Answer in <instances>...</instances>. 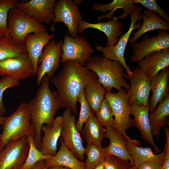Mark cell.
<instances>
[{"label":"cell","mask_w":169,"mask_h":169,"mask_svg":"<svg viewBox=\"0 0 169 169\" xmlns=\"http://www.w3.org/2000/svg\"><path fill=\"white\" fill-rule=\"evenodd\" d=\"M63 64L59 74L50 81L57 89L60 107L76 114L80 94L88 84L98 78L95 73L76 62L68 60Z\"/></svg>","instance_id":"cell-1"},{"label":"cell","mask_w":169,"mask_h":169,"mask_svg":"<svg viewBox=\"0 0 169 169\" xmlns=\"http://www.w3.org/2000/svg\"><path fill=\"white\" fill-rule=\"evenodd\" d=\"M49 79L47 75L43 77L35 96L28 104L31 123L35 131L34 141L39 150L41 146L42 127L44 125H53L54 116L60 107L57 92L50 90Z\"/></svg>","instance_id":"cell-2"},{"label":"cell","mask_w":169,"mask_h":169,"mask_svg":"<svg viewBox=\"0 0 169 169\" xmlns=\"http://www.w3.org/2000/svg\"><path fill=\"white\" fill-rule=\"evenodd\" d=\"M85 67L97 76L98 80L106 93H111L113 88L119 91L124 88L128 91L130 84L124 72L125 69L119 62L110 60L99 55L91 56L85 63Z\"/></svg>","instance_id":"cell-3"},{"label":"cell","mask_w":169,"mask_h":169,"mask_svg":"<svg viewBox=\"0 0 169 169\" xmlns=\"http://www.w3.org/2000/svg\"><path fill=\"white\" fill-rule=\"evenodd\" d=\"M31 120L28 104L22 102L12 115L6 117L2 127L3 131L0 139V150L11 141L30 135L34 137L35 131Z\"/></svg>","instance_id":"cell-4"},{"label":"cell","mask_w":169,"mask_h":169,"mask_svg":"<svg viewBox=\"0 0 169 169\" xmlns=\"http://www.w3.org/2000/svg\"><path fill=\"white\" fill-rule=\"evenodd\" d=\"M9 35L17 44L24 45L26 37L31 33L47 31L46 27L16 7L9 12L8 19Z\"/></svg>","instance_id":"cell-5"},{"label":"cell","mask_w":169,"mask_h":169,"mask_svg":"<svg viewBox=\"0 0 169 169\" xmlns=\"http://www.w3.org/2000/svg\"><path fill=\"white\" fill-rule=\"evenodd\" d=\"M127 92L122 90L117 93H106L105 98L110 105L114 117L112 126L121 133L124 139L134 141L135 140L131 139L126 132L130 127L135 126L133 119L130 117L131 110Z\"/></svg>","instance_id":"cell-6"},{"label":"cell","mask_w":169,"mask_h":169,"mask_svg":"<svg viewBox=\"0 0 169 169\" xmlns=\"http://www.w3.org/2000/svg\"><path fill=\"white\" fill-rule=\"evenodd\" d=\"M141 10V8L139 6L130 15L131 21L129 29L125 33L120 36L116 44L112 46L105 47L96 45L95 47L96 50L102 53V56L104 58L110 60L120 62L126 71L128 78L131 76L132 72L131 67L126 63L124 57L125 52L132 31L135 29H139L141 25V22L137 23L138 21L142 19Z\"/></svg>","instance_id":"cell-7"},{"label":"cell","mask_w":169,"mask_h":169,"mask_svg":"<svg viewBox=\"0 0 169 169\" xmlns=\"http://www.w3.org/2000/svg\"><path fill=\"white\" fill-rule=\"evenodd\" d=\"M62 40L57 42L53 39L44 47L38 59L37 75V84L39 86L44 76L47 75L49 79L54 76L59 67L62 54Z\"/></svg>","instance_id":"cell-8"},{"label":"cell","mask_w":169,"mask_h":169,"mask_svg":"<svg viewBox=\"0 0 169 169\" xmlns=\"http://www.w3.org/2000/svg\"><path fill=\"white\" fill-rule=\"evenodd\" d=\"M54 18L50 29L55 31L56 23L62 22L67 27L69 35L74 37L78 35L80 23L83 20L78 7L73 0H59L56 2L54 10Z\"/></svg>","instance_id":"cell-9"},{"label":"cell","mask_w":169,"mask_h":169,"mask_svg":"<svg viewBox=\"0 0 169 169\" xmlns=\"http://www.w3.org/2000/svg\"><path fill=\"white\" fill-rule=\"evenodd\" d=\"M61 62L68 60L76 62L84 66L94 52L90 43L84 37L78 35L72 37L64 35L61 46Z\"/></svg>","instance_id":"cell-10"},{"label":"cell","mask_w":169,"mask_h":169,"mask_svg":"<svg viewBox=\"0 0 169 169\" xmlns=\"http://www.w3.org/2000/svg\"><path fill=\"white\" fill-rule=\"evenodd\" d=\"M27 136L9 142L0 150V169H21L28 152Z\"/></svg>","instance_id":"cell-11"},{"label":"cell","mask_w":169,"mask_h":169,"mask_svg":"<svg viewBox=\"0 0 169 169\" xmlns=\"http://www.w3.org/2000/svg\"><path fill=\"white\" fill-rule=\"evenodd\" d=\"M63 125L61 133L66 146L79 160H84L85 148L80 132L75 125V116L71 112L66 109L63 115Z\"/></svg>","instance_id":"cell-12"},{"label":"cell","mask_w":169,"mask_h":169,"mask_svg":"<svg viewBox=\"0 0 169 169\" xmlns=\"http://www.w3.org/2000/svg\"><path fill=\"white\" fill-rule=\"evenodd\" d=\"M148 36L146 34L141 41L131 44L133 53L130 58L131 62L139 63L151 54L169 48V33L166 31L160 30L157 36L151 38Z\"/></svg>","instance_id":"cell-13"},{"label":"cell","mask_w":169,"mask_h":169,"mask_svg":"<svg viewBox=\"0 0 169 169\" xmlns=\"http://www.w3.org/2000/svg\"><path fill=\"white\" fill-rule=\"evenodd\" d=\"M131 76L130 88L127 94L129 103L149 107V96L151 91V80L139 67L134 68Z\"/></svg>","instance_id":"cell-14"},{"label":"cell","mask_w":169,"mask_h":169,"mask_svg":"<svg viewBox=\"0 0 169 169\" xmlns=\"http://www.w3.org/2000/svg\"><path fill=\"white\" fill-rule=\"evenodd\" d=\"M35 75L28 54L0 61V76L19 81Z\"/></svg>","instance_id":"cell-15"},{"label":"cell","mask_w":169,"mask_h":169,"mask_svg":"<svg viewBox=\"0 0 169 169\" xmlns=\"http://www.w3.org/2000/svg\"><path fill=\"white\" fill-rule=\"evenodd\" d=\"M55 0H30L17 3L16 7L40 23L49 24L54 18Z\"/></svg>","instance_id":"cell-16"},{"label":"cell","mask_w":169,"mask_h":169,"mask_svg":"<svg viewBox=\"0 0 169 169\" xmlns=\"http://www.w3.org/2000/svg\"><path fill=\"white\" fill-rule=\"evenodd\" d=\"M139 5H135L133 0H114L110 3L100 4L94 3L92 9L102 13L110 11L109 13L98 17L97 20L100 22L103 19L118 20L124 19L135 11Z\"/></svg>","instance_id":"cell-17"},{"label":"cell","mask_w":169,"mask_h":169,"mask_svg":"<svg viewBox=\"0 0 169 169\" xmlns=\"http://www.w3.org/2000/svg\"><path fill=\"white\" fill-rule=\"evenodd\" d=\"M131 106L135 126L140 131L142 138L152 146L156 153H160L161 150L154 141L149 119V107L135 104Z\"/></svg>","instance_id":"cell-18"},{"label":"cell","mask_w":169,"mask_h":169,"mask_svg":"<svg viewBox=\"0 0 169 169\" xmlns=\"http://www.w3.org/2000/svg\"><path fill=\"white\" fill-rule=\"evenodd\" d=\"M94 28L103 32L107 38L106 46H112L116 44L119 37L123 34L122 23L120 21L110 19L106 22H99L96 23H89L83 20L78 27V33L83 34L86 29Z\"/></svg>","instance_id":"cell-19"},{"label":"cell","mask_w":169,"mask_h":169,"mask_svg":"<svg viewBox=\"0 0 169 169\" xmlns=\"http://www.w3.org/2000/svg\"><path fill=\"white\" fill-rule=\"evenodd\" d=\"M47 31L31 33L25 38L24 43L28 57L32 62L35 74L36 75L38 61L45 45L54 37Z\"/></svg>","instance_id":"cell-20"},{"label":"cell","mask_w":169,"mask_h":169,"mask_svg":"<svg viewBox=\"0 0 169 169\" xmlns=\"http://www.w3.org/2000/svg\"><path fill=\"white\" fill-rule=\"evenodd\" d=\"M63 122V116L60 115L54 118L52 126L43 125L42 131L44 136L40 150L44 155L53 157L57 153V143L61 136Z\"/></svg>","instance_id":"cell-21"},{"label":"cell","mask_w":169,"mask_h":169,"mask_svg":"<svg viewBox=\"0 0 169 169\" xmlns=\"http://www.w3.org/2000/svg\"><path fill=\"white\" fill-rule=\"evenodd\" d=\"M138 65L151 80L161 70L169 67V48L148 55Z\"/></svg>","instance_id":"cell-22"},{"label":"cell","mask_w":169,"mask_h":169,"mask_svg":"<svg viewBox=\"0 0 169 169\" xmlns=\"http://www.w3.org/2000/svg\"><path fill=\"white\" fill-rule=\"evenodd\" d=\"M105 137L110 141V144L104 148L105 156H115L122 160L129 161L134 166L133 158L128 153L125 143V139L118 131L111 126L105 127Z\"/></svg>","instance_id":"cell-23"},{"label":"cell","mask_w":169,"mask_h":169,"mask_svg":"<svg viewBox=\"0 0 169 169\" xmlns=\"http://www.w3.org/2000/svg\"><path fill=\"white\" fill-rule=\"evenodd\" d=\"M169 67L161 70L151 80L152 95L149 99V111L153 112L158 104L162 102L169 95L168 85Z\"/></svg>","instance_id":"cell-24"},{"label":"cell","mask_w":169,"mask_h":169,"mask_svg":"<svg viewBox=\"0 0 169 169\" xmlns=\"http://www.w3.org/2000/svg\"><path fill=\"white\" fill-rule=\"evenodd\" d=\"M61 146L56 154L50 159L43 160L48 169L53 166H60L69 169H85V162L78 160L66 146L61 137Z\"/></svg>","instance_id":"cell-25"},{"label":"cell","mask_w":169,"mask_h":169,"mask_svg":"<svg viewBox=\"0 0 169 169\" xmlns=\"http://www.w3.org/2000/svg\"><path fill=\"white\" fill-rule=\"evenodd\" d=\"M125 143L128 153L133 159L134 167L136 168L144 162L164 161L166 154L165 148L162 153L156 155L153 153L150 147H142L138 146L137 145L140 144L138 140L133 142L125 139Z\"/></svg>","instance_id":"cell-26"},{"label":"cell","mask_w":169,"mask_h":169,"mask_svg":"<svg viewBox=\"0 0 169 169\" xmlns=\"http://www.w3.org/2000/svg\"><path fill=\"white\" fill-rule=\"evenodd\" d=\"M142 18L143 23L130 39L129 42L131 44L136 42L140 37L149 31L156 29L166 31L169 30V23L148 10L144 11Z\"/></svg>","instance_id":"cell-27"},{"label":"cell","mask_w":169,"mask_h":169,"mask_svg":"<svg viewBox=\"0 0 169 169\" xmlns=\"http://www.w3.org/2000/svg\"><path fill=\"white\" fill-rule=\"evenodd\" d=\"M84 93L91 113L95 114L100 108L105 98L106 92L98 79L88 84L85 87Z\"/></svg>","instance_id":"cell-28"},{"label":"cell","mask_w":169,"mask_h":169,"mask_svg":"<svg viewBox=\"0 0 169 169\" xmlns=\"http://www.w3.org/2000/svg\"><path fill=\"white\" fill-rule=\"evenodd\" d=\"M169 115V95L159 103L154 111L149 114V119L153 136L158 138L161 128L166 123V118Z\"/></svg>","instance_id":"cell-29"},{"label":"cell","mask_w":169,"mask_h":169,"mask_svg":"<svg viewBox=\"0 0 169 169\" xmlns=\"http://www.w3.org/2000/svg\"><path fill=\"white\" fill-rule=\"evenodd\" d=\"M87 144L93 143L101 145V142L105 137V129L98 121L95 114L92 113L85 125L82 132Z\"/></svg>","instance_id":"cell-30"},{"label":"cell","mask_w":169,"mask_h":169,"mask_svg":"<svg viewBox=\"0 0 169 169\" xmlns=\"http://www.w3.org/2000/svg\"><path fill=\"white\" fill-rule=\"evenodd\" d=\"M27 54L24 46L15 42L9 35L0 37V61Z\"/></svg>","instance_id":"cell-31"},{"label":"cell","mask_w":169,"mask_h":169,"mask_svg":"<svg viewBox=\"0 0 169 169\" xmlns=\"http://www.w3.org/2000/svg\"><path fill=\"white\" fill-rule=\"evenodd\" d=\"M85 149L84 154L86 156L85 169H93L105 158V150L101 145L88 144Z\"/></svg>","instance_id":"cell-32"},{"label":"cell","mask_w":169,"mask_h":169,"mask_svg":"<svg viewBox=\"0 0 169 169\" xmlns=\"http://www.w3.org/2000/svg\"><path fill=\"white\" fill-rule=\"evenodd\" d=\"M27 138L29 145V149L27 158L21 169H30L38 162L52 157L44 155L37 147L33 136L30 135Z\"/></svg>","instance_id":"cell-33"},{"label":"cell","mask_w":169,"mask_h":169,"mask_svg":"<svg viewBox=\"0 0 169 169\" xmlns=\"http://www.w3.org/2000/svg\"><path fill=\"white\" fill-rule=\"evenodd\" d=\"M17 0H0V37L9 35L8 17L10 10L16 7Z\"/></svg>","instance_id":"cell-34"},{"label":"cell","mask_w":169,"mask_h":169,"mask_svg":"<svg viewBox=\"0 0 169 169\" xmlns=\"http://www.w3.org/2000/svg\"><path fill=\"white\" fill-rule=\"evenodd\" d=\"M77 102L80 105L79 118L75 123L76 126L80 132H81L83 126L92 114L89 104L85 98L84 89L78 96Z\"/></svg>","instance_id":"cell-35"},{"label":"cell","mask_w":169,"mask_h":169,"mask_svg":"<svg viewBox=\"0 0 169 169\" xmlns=\"http://www.w3.org/2000/svg\"><path fill=\"white\" fill-rule=\"evenodd\" d=\"M95 117L98 121L103 126H112L114 120L113 113L107 100H103L99 110L95 113Z\"/></svg>","instance_id":"cell-36"},{"label":"cell","mask_w":169,"mask_h":169,"mask_svg":"<svg viewBox=\"0 0 169 169\" xmlns=\"http://www.w3.org/2000/svg\"><path fill=\"white\" fill-rule=\"evenodd\" d=\"M20 84L19 81L8 76H3L0 79V115L5 114L6 109L3 101V97L4 91L8 88L18 87Z\"/></svg>","instance_id":"cell-37"},{"label":"cell","mask_w":169,"mask_h":169,"mask_svg":"<svg viewBox=\"0 0 169 169\" xmlns=\"http://www.w3.org/2000/svg\"><path fill=\"white\" fill-rule=\"evenodd\" d=\"M104 166L105 169H129L132 166L128 161L110 156H105Z\"/></svg>","instance_id":"cell-38"},{"label":"cell","mask_w":169,"mask_h":169,"mask_svg":"<svg viewBox=\"0 0 169 169\" xmlns=\"http://www.w3.org/2000/svg\"><path fill=\"white\" fill-rule=\"evenodd\" d=\"M134 3L140 4L151 11L159 14L162 18L169 23V16L159 6L155 0H133Z\"/></svg>","instance_id":"cell-39"},{"label":"cell","mask_w":169,"mask_h":169,"mask_svg":"<svg viewBox=\"0 0 169 169\" xmlns=\"http://www.w3.org/2000/svg\"><path fill=\"white\" fill-rule=\"evenodd\" d=\"M164 131L166 139L164 147L166 150V154L161 169H169V130L166 129Z\"/></svg>","instance_id":"cell-40"},{"label":"cell","mask_w":169,"mask_h":169,"mask_svg":"<svg viewBox=\"0 0 169 169\" xmlns=\"http://www.w3.org/2000/svg\"><path fill=\"white\" fill-rule=\"evenodd\" d=\"M163 162L149 161L142 163L137 169H161Z\"/></svg>","instance_id":"cell-41"},{"label":"cell","mask_w":169,"mask_h":169,"mask_svg":"<svg viewBox=\"0 0 169 169\" xmlns=\"http://www.w3.org/2000/svg\"><path fill=\"white\" fill-rule=\"evenodd\" d=\"M30 169H48L45 166L43 160L37 162Z\"/></svg>","instance_id":"cell-42"},{"label":"cell","mask_w":169,"mask_h":169,"mask_svg":"<svg viewBox=\"0 0 169 169\" xmlns=\"http://www.w3.org/2000/svg\"><path fill=\"white\" fill-rule=\"evenodd\" d=\"M104 159L98 163L93 169H105Z\"/></svg>","instance_id":"cell-43"},{"label":"cell","mask_w":169,"mask_h":169,"mask_svg":"<svg viewBox=\"0 0 169 169\" xmlns=\"http://www.w3.org/2000/svg\"><path fill=\"white\" fill-rule=\"evenodd\" d=\"M48 169H69V168L60 166H53L50 167Z\"/></svg>","instance_id":"cell-44"},{"label":"cell","mask_w":169,"mask_h":169,"mask_svg":"<svg viewBox=\"0 0 169 169\" xmlns=\"http://www.w3.org/2000/svg\"><path fill=\"white\" fill-rule=\"evenodd\" d=\"M6 117H3L0 115V125H3L6 120ZM1 134L0 133V139L1 137Z\"/></svg>","instance_id":"cell-45"},{"label":"cell","mask_w":169,"mask_h":169,"mask_svg":"<svg viewBox=\"0 0 169 169\" xmlns=\"http://www.w3.org/2000/svg\"><path fill=\"white\" fill-rule=\"evenodd\" d=\"M129 169H137L136 168H135L134 166H131V167Z\"/></svg>","instance_id":"cell-46"}]
</instances>
